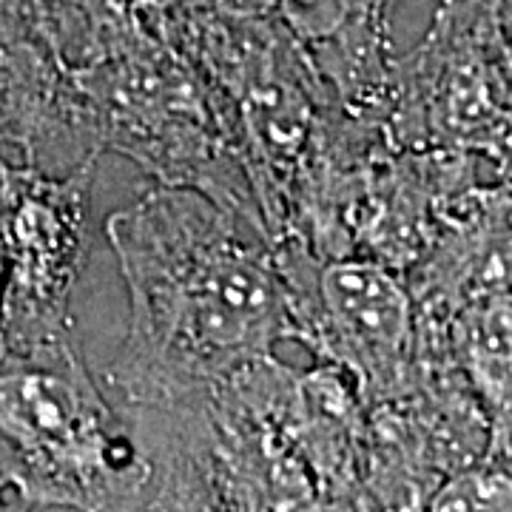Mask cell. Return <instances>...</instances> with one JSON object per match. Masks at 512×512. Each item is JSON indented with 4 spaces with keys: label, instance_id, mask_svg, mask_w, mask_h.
<instances>
[{
    "label": "cell",
    "instance_id": "cell-9",
    "mask_svg": "<svg viewBox=\"0 0 512 512\" xmlns=\"http://www.w3.org/2000/svg\"><path fill=\"white\" fill-rule=\"evenodd\" d=\"M510 464L484 458L481 464L447 478L427 510H510Z\"/></svg>",
    "mask_w": 512,
    "mask_h": 512
},
{
    "label": "cell",
    "instance_id": "cell-2",
    "mask_svg": "<svg viewBox=\"0 0 512 512\" xmlns=\"http://www.w3.org/2000/svg\"><path fill=\"white\" fill-rule=\"evenodd\" d=\"M0 510H151V470L123 407L77 345L0 342Z\"/></svg>",
    "mask_w": 512,
    "mask_h": 512
},
{
    "label": "cell",
    "instance_id": "cell-4",
    "mask_svg": "<svg viewBox=\"0 0 512 512\" xmlns=\"http://www.w3.org/2000/svg\"><path fill=\"white\" fill-rule=\"evenodd\" d=\"M382 123L416 151H461L510 177V0H441L413 52L393 57Z\"/></svg>",
    "mask_w": 512,
    "mask_h": 512
},
{
    "label": "cell",
    "instance_id": "cell-1",
    "mask_svg": "<svg viewBox=\"0 0 512 512\" xmlns=\"http://www.w3.org/2000/svg\"><path fill=\"white\" fill-rule=\"evenodd\" d=\"M128 296V328L106 384L128 404L222 382L293 339L271 242L194 188L157 183L106 220Z\"/></svg>",
    "mask_w": 512,
    "mask_h": 512
},
{
    "label": "cell",
    "instance_id": "cell-3",
    "mask_svg": "<svg viewBox=\"0 0 512 512\" xmlns=\"http://www.w3.org/2000/svg\"><path fill=\"white\" fill-rule=\"evenodd\" d=\"M74 80L92 106L103 151L123 154L157 183L200 191L265 237L217 103L183 55L137 26L94 60L74 66Z\"/></svg>",
    "mask_w": 512,
    "mask_h": 512
},
{
    "label": "cell",
    "instance_id": "cell-5",
    "mask_svg": "<svg viewBox=\"0 0 512 512\" xmlns=\"http://www.w3.org/2000/svg\"><path fill=\"white\" fill-rule=\"evenodd\" d=\"M288 285L293 339L339 367L365 407L416 384V322L407 276L367 256L319 259L305 245L276 248Z\"/></svg>",
    "mask_w": 512,
    "mask_h": 512
},
{
    "label": "cell",
    "instance_id": "cell-7",
    "mask_svg": "<svg viewBox=\"0 0 512 512\" xmlns=\"http://www.w3.org/2000/svg\"><path fill=\"white\" fill-rule=\"evenodd\" d=\"M103 154L74 69L37 0H0V157L63 177Z\"/></svg>",
    "mask_w": 512,
    "mask_h": 512
},
{
    "label": "cell",
    "instance_id": "cell-6",
    "mask_svg": "<svg viewBox=\"0 0 512 512\" xmlns=\"http://www.w3.org/2000/svg\"><path fill=\"white\" fill-rule=\"evenodd\" d=\"M97 163L63 177L0 157V342L37 353L72 342V293L89 237Z\"/></svg>",
    "mask_w": 512,
    "mask_h": 512
},
{
    "label": "cell",
    "instance_id": "cell-8",
    "mask_svg": "<svg viewBox=\"0 0 512 512\" xmlns=\"http://www.w3.org/2000/svg\"><path fill=\"white\" fill-rule=\"evenodd\" d=\"M399 0H274V18L353 117L382 120L390 89V9Z\"/></svg>",
    "mask_w": 512,
    "mask_h": 512
}]
</instances>
